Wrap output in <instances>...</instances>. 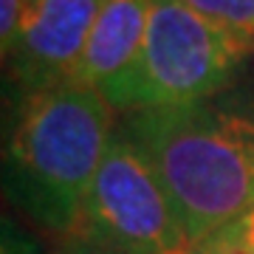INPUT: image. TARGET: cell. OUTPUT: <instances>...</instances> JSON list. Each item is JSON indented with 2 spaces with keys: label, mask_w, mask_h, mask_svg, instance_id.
<instances>
[{
  "label": "cell",
  "mask_w": 254,
  "mask_h": 254,
  "mask_svg": "<svg viewBox=\"0 0 254 254\" xmlns=\"http://www.w3.org/2000/svg\"><path fill=\"white\" fill-rule=\"evenodd\" d=\"M122 127L167 187L190 246L232 226L254 203V108L220 93L125 113Z\"/></svg>",
  "instance_id": "6da1fadb"
},
{
  "label": "cell",
  "mask_w": 254,
  "mask_h": 254,
  "mask_svg": "<svg viewBox=\"0 0 254 254\" xmlns=\"http://www.w3.org/2000/svg\"><path fill=\"white\" fill-rule=\"evenodd\" d=\"M116 110L93 88L57 85L14 105L6 144V195L31 223L57 237L82 226Z\"/></svg>",
  "instance_id": "7a4b0ae2"
},
{
  "label": "cell",
  "mask_w": 254,
  "mask_h": 254,
  "mask_svg": "<svg viewBox=\"0 0 254 254\" xmlns=\"http://www.w3.org/2000/svg\"><path fill=\"white\" fill-rule=\"evenodd\" d=\"M254 46L181 0H150L133 65L102 93L119 113L178 108L232 88Z\"/></svg>",
  "instance_id": "3957f363"
},
{
  "label": "cell",
  "mask_w": 254,
  "mask_h": 254,
  "mask_svg": "<svg viewBox=\"0 0 254 254\" xmlns=\"http://www.w3.org/2000/svg\"><path fill=\"white\" fill-rule=\"evenodd\" d=\"M79 229L122 254H184L190 249L170 192L122 122L93 175Z\"/></svg>",
  "instance_id": "277c9868"
},
{
  "label": "cell",
  "mask_w": 254,
  "mask_h": 254,
  "mask_svg": "<svg viewBox=\"0 0 254 254\" xmlns=\"http://www.w3.org/2000/svg\"><path fill=\"white\" fill-rule=\"evenodd\" d=\"M105 3L108 0H43L26 11L14 46L3 57L14 105L71 82Z\"/></svg>",
  "instance_id": "5b68a950"
},
{
  "label": "cell",
  "mask_w": 254,
  "mask_h": 254,
  "mask_svg": "<svg viewBox=\"0 0 254 254\" xmlns=\"http://www.w3.org/2000/svg\"><path fill=\"white\" fill-rule=\"evenodd\" d=\"M150 0H108L96 17L71 82L105 93L133 65L147 28Z\"/></svg>",
  "instance_id": "8992f818"
},
{
  "label": "cell",
  "mask_w": 254,
  "mask_h": 254,
  "mask_svg": "<svg viewBox=\"0 0 254 254\" xmlns=\"http://www.w3.org/2000/svg\"><path fill=\"white\" fill-rule=\"evenodd\" d=\"M181 3L254 46V0H181Z\"/></svg>",
  "instance_id": "52a82bcc"
},
{
  "label": "cell",
  "mask_w": 254,
  "mask_h": 254,
  "mask_svg": "<svg viewBox=\"0 0 254 254\" xmlns=\"http://www.w3.org/2000/svg\"><path fill=\"white\" fill-rule=\"evenodd\" d=\"M184 254H249V249L243 246L235 223H232V226L220 229V232H215V235H209L206 240L192 243Z\"/></svg>",
  "instance_id": "ba28073f"
},
{
  "label": "cell",
  "mask_w": 254,
  "mask_h": 254,
  "mask_svg": "<svg viewBox=\"0 0 254 254\" xmlns=\"http://www.w3.org/2000/svg\"><path fill=\"white\" fill-rule=\"evenodd\" d=\"M26 0H0V40H3V57L14 46L23 20H26Z\"/></svg>",
  "instance_id": "9c48e42d"
},
{
  "label": "cell",
  "mask_w": 254,
  "mask_h": 254,
  "mask_svg": "<svg viewBox=\"0 0 254 254\" xmlns=\"http://www.w3.org/2000/svg\"><path fill=\"white\" fill-rule=\"evenodd\" d=\"M54 254H122L116 252L113 246L102 243L99 237L88 235V232H73V235H65V237H57V249Z\"/></svg>",
  "instance_id": "30bf717a"
},
{
  "label": "cell",
  "mask_w": 254,
  "mask_h": 254,
  "mask_svg": "<svg viewBox=\"0 0 254 254\" xmlns=\"http://www.w3.org/2000/svg\"><path fill=\"white\" fill-rule=\"evenodd\" d=\"M3 254H37V249L20 229L6 223V229H3Z\"/></svg>",
  "instance_id": "8fae6325"
},
{
  "label": "cell",
  "mask_w": 254,
  "mask_h": 254,
  "mask_svg": "<svg viewBox=\"0 0 254 254\" xmlns=\"http://www.w3.org/2000/svg\"><path fill=\"white\" fill-rule=\"evenodd\" d=\"M235 229L237 235H240V240H243V246L249 249V254H254V203L249 206V212H246L240 220H235Z\"/></svg>",
  "instance_id": "7c38bea8"
},
{
  "label": "cell",
  "mask_w": 254,
  "mask_h": 254,
  "mask_svg": "<svg viewBox=\"0 0 254 254\" xmlns=\"http://www.w3.org/2000/svg\"><path fill=\"white\" fill-rule=\"evenodd\" d=\"M37 3H43V0H26V6L31 9V6H37Z\"/></svg>",
  "instance_id": "4fadbf2b"
}]
</instances>
